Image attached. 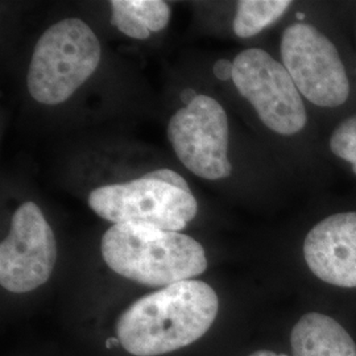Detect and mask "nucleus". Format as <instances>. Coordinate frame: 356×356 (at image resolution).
<instances>
[{"mask_svg": "<svg viewBox=\"0 0 356 356\" xmlns=\"http://www.w3.org/2000/svg\"><path fill=\"white\" fill-rule=\"evenodd\" d=\"M218 309V296L209 284L176 282L141 297L124 310L116 323V338L132 355H164L204 337Z\"/></svg>", "mask_w": 356, "mask_h": 356, "instance_id": "nucleus-1", "label": "nucleus"}, {"mask_svg": "<svg viewBox=\"0 0 356 356\" xmlns=\"http://www.w3.org/2000/svg\"><path fill=\"white\" fill-rule=\"evenodd\" d=\"M115 273L147 286L191 280L207 268L204 247L188 235L149 226L114 225L101 243Z\"/></svg>", "mask_w": 356, "mask_h": 356, "instance_id": "nucleus-2", "label": "nucleus"}, {"mask_svg": "<svg viewBox=\"0 0 356 356\" xmlns=\"http://www.w3.org/2000/svg\"><path fill=\"white\" fill-rule=\"evenodd\" d=\"M101 44L85 22L72 17L49 26L38 38L29 65L26 85L42 104L67 101L101 63Z\"/></svg>", "mask_w": 356, "mask_h": 356, "instance_id": "nucleus-3", "label": "nucleus"}, {"mask_svg": "<svg viewBox=\"0 0 356 356\" xmlns=\"http://www.w3.org/2000/svg\"><path fill=\"white\" fill-rule=\"evenodd\" d=\"M90 209L114 225L181 231L194 219L198 204L191 194L148 173L138 179L107 185L89 194Z\"/></svg>", "mask_w": 356, "mask_h": 356, "instance_id": "nucleus-4", "label": "nucleus"}, {"mask_svg": "<svg viewBox=\"0 0 356 356\" xmlns=\"http://www.w3.org/2000/svg\"><path fill=\"white\" fill-rule=\"evenodd\" d=\"M232 81L273 132L294 135L305 127V104L286 67L263 49H247L234 61Z\"/></svg>", "mask_w": 356, "mask_h": 356, "instance_id": "nucleus-5", "label": "nucleus"}, {"mask_svg": "<svg viewBox=\"0 0 356 356\" xmlns=\"http://www.w3.org/2000/svg\"><path fill=\"white\" fill-rule=\"evenodd\" d=\"M281 58L298 91L319 107H338L350 95V82L334 44L317 28L288 26L281 38Z\"/></svg>", "mask_w": 356, "mask_h": 356, "instance_id": "nucleus-6", "label": "nucleus"}, {"mask_svg": "<svg viewBox=\"0 0 356 356\" xmlns=\"http://www.w3.org/2000/svg\"><path fill=\"white\" fill-rule=\"evenodd\" d=\"M168 139L179 161L195 176L216 181L231 175L229 119L214 98L198 95L178 110L169 122Z\"/></svg>", "mask_w": 356, "mask_h": 356, "instance_id": "nucleus-7", "label": "nucleus"}, {"mask_svg": "<svg viewBox=\"0 0 356 356\" xmlns=\"http://www.w3.org/2000/svg\"><path fill=\"white\" fill-rule=\"evenodd\" d=\"M57 260V244L49 223L33 202L22 204L0 245V284L13 293L38 289L49 280Z\"/></svg>", "mask_w": 356, "mask_h": 356, "instance_id": "nucleus-8", "label": "nucleus"}, {"mask_svg": "<svg viewBox=\"0 0 356 356\" xmlns=\"http://www.w3.org/2000/svg\"><path fill=\"white\" fill-rule=\"evenodd\" d=\"M304 256L319 280L341 288H356V213L321 220L306 235Z\"/></svg>", "mask_w": 356, "mask_h": 356, "instance_id": "nucleus-9", "label": "nucleus"}, {"mask_svg": "<svg viewBox=\"0 0 356 356\" xmlns=\"http://www.w3.org/2000/svg\"><path fill=\"white\" fill-rule=\"evenodd\" d=\"M293 356H356V344L343 326L322 313H307L291 334Z\"/></svg>", "mask_w": 356, "mask_h": 356, "instance_id": "nucleus-10", "label": "nucleus"}, {"mask_svg": "<svg viewBox=\"0 0 356 356\" xmlns=\"http://www.w3.org/2000/svg\"><path fill=\"white\" fill-rule=\"evenodd\" d=\"M289 6V0H241L234 19L235 35L242 38L256 36L279 20Z\"/></svg>", "mask_w": 356, "mask_h": 356, "instance_id": "nucleus-11", "label": "nucleus"}, {"mask_svg": "<svg viewBox=\"0 0 356 356\" xmlns=\"http://www.w3.org/2000/svg\"><path fill=\"white\" fill-rule=\"evenodd\" d=\"M122 6L132 13L151 33L166 28L170 20V8L161 0H120Z\"/></svg>", "mask_w": 356, "mask_h": 356, "instance_id": "nucleus-12", "label": "nucleus"}, {"mask_svg": "<svg viewBox=\"0 0 356 356\" xmlns=\"http://www.w3.org/2000/svg\"><path fill=\"white\" fill-rule=\"evenodd\" d=\"M330 148L335 156L353 165L356 175V115L335 128L331 135Z\"/></svg>", "mask_w": 356, "mask_h": 356, "instance_id": "nucleus-13", "label": "nucleus"}, {"mask_svg": "<svg viewBox=\"0 0 356 356\" xmlns=\"http://www.w3.org/2000/svg\"><path fill=\"white\" fill-rule=\"evenodd\" d=\"M111 24L116 26L122 33L128 38L147 40L151 32L141 24L140 22L122 6L120 0L111 1Z\"/></svg>", "mask_w": 356, "mask_h": 356, "instance_id": "nucleus-14", "label": "nucleus"}, {"mask_svg": "<svg viewBox=\"0 0 356 356\" xmlns=\"http://www.w3.org/2000/svg\"><path fill=\"white\" fill-rule=\"evenodd\" d=\"M148 175H149L151 177L156 178V179H159V181H163V182H166V184H169V185H172V186L179 188V189H182V191H191V188H189L188 182H186L184 178L181 177L178 173L173 172V170H169V169H159V170H154V172H151V173H148Z\"/></svg>", "mask_w": 356, "mask_h": 356, "instance_id": "nucleus-15", "label": "nucleus"}, {"mask_svg": "<svg viewBox=\"0 0 356 356\" xmlns=\"http://www.w3.org/2000/svg\"><path fill=\"white\" fill-rule=\"evenodd\" d=\"M213 72H214V76L218 79H220V81L232 79V76H234V63H229V60L222 58V60L216 61Z\"/></svg>", "mask_w": 356, "mask_h": 356, "instance_id": "nucleus-16", "label": "nucleus"}, {"mask_svg": "<svg viewBox=\"0 0 356 356\" xmlns=\"http://www.w3.org/2000/svg\"><path fill=\"white\" fill-rule=\"evenodd\" d=\"M197 97H198V95L195 94V91L193 89L184 90V91L181 92V101L185 103L186 106H188V104H191V103L193 102Z\"/></svg>", "mask_w": 356, "mask_h": 356, "instance_id": "nucleus-17", "label": "nucleus"}, {"mask_svg": "<svg viewBox=\"0 0 356 356\" xmlns=\"http://www.w3.org/2000/svg\"><path fill=\"white\" fill-rule=\"evenodd\" d=\"M248 356H288L285 354H276L273 351H267V350H260V351H256L254 354Z\"/></svg>", "mask_w": 356, "mask_h": 356, "instance_id": "nucleus-18", "label": "nucleus"}, {"mask_svg": "<svg viewBox=\"0 0 356 356\" xmlns=\"http://www.w3.org/2000/svg\"><path fill=\"white\" fill-rule=\"evenodd\" d=\"M116 344H120L119 339H118V338H110V339H107V342H106V347H107V348H113Z\"/></svg>", "mask_w": 356, "mask_h": 356, "instance_id": "nucleus-19", "label": "nucleus"}]
</instances>
